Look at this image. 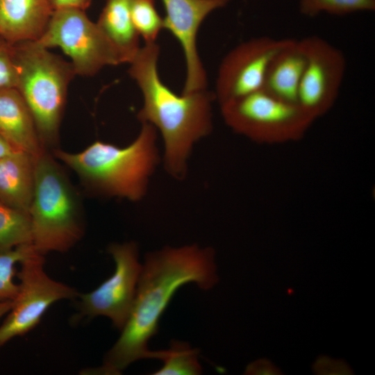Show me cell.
Masks as SVG:
<instances>
[{"label": "cell", "mask_w": 375, "mask_h": 375, "mask_svg": "<svg viewBox=\"0 0 375 375\" xmlns=\"http://www.w3.org/2000/svg\"><path fill=\"white\" fill-rule=\"evenodd\" d=\"M215 251L197 244L166 246L148 253L138 282L128 319L113 347L106 354L101 372L119 374L132 362L160 359V351H150L148 342L157 333L162 312L176 290L193 283L207 290L217 282Z\"/></svg>", "instance_id": "cell-1"}, {"label": "cell", "mask_w": 375, "mask_h": 375, "mask_svg": "<svg viewBox=\"0 0 375 375\" xmlns=\"http://www.w3.org/2000/svg\"><path fill=\"white\" fill-rule=\"evenodd\" d=\"M159 54L156 42L145 43L129 63L128 74L143 97L138 119L160 131L165 169L175 179L183 180L194 144L212 132V105L216 98L206 89L180 96L174 93L158 75Z\"/></svg>", "instance_id": "cell-2"}, {"label": "cell", "mask_w": 375, "mask_h": 375, "mask_svg": "<svg viewBox=\"0 0 375 375\" xmlns=\"http://www.w3.org/2000/svg\"><path fill=\"white\" fill-rule=\"evenodd\" d=\"M141 124L138 135L126 147L97 140L76 153L54 149L53 156L72 169L92 194L139 201L147 194L161 160L156 128Z\"/></svg>", "instance_id": "cell-3"}, {"label": "cell", "mask_w": 375, "mask_h": 375, "mask_svg": "<svg viewBox=\"0 0 375 375\" xmlns=\"http://www.w3.org/2000/svg\"><path fill=\"white\" fill-rule=\"evenodd\" d=\"M28 215L31 242L43 256L68 251L84 234L78 196L47 149L35 156V186Z\"/></svg>", "instance_id": "cell-4"}, {"label": "cell", "mask_w": 375, "mask_h": 375, "mask_svg": "<svg viewBox=\"0 0 375 375\" xmlns=\"http://www.w3.org/2000/svg\"><path fill=\"white\" fill-rule=\"evenodd\" d=\"M17 67L16 89L33 117L45 149L56 144L67 90L76 76L72 63L37 41L12 44Z\"/></svg>", "instance_id": "cell-5"}, {"label": "cell", "mask_w": 375, "mask_h": 375, "mask_svg": "<svg viewBox=\"0 0 375 375\" xmlns=\"http://www.w3.org/2000/svg\"><path fill=\"white\" fill-rule=\"evenodd\" d=\"M226 124L261 144H278L303 138L315 120L297 103L278 99L263 90L220 105Z\"/></svg>", "instance_id": "cell-6"}, {"label": "cell", "mask_w": 375, "mask_h": 375, "mask_svg": "<svg viewBox=\"0 0 375 375\" xmlns=\"http://www.w3.org/2000/svg\"><path fill=\"white\" fill-rule=\"evenodd\" d=\"M35 41L49 49H60L70 58L76 75L92 76L106 66L122 64L97 22L79 8L55 9L42 35Z\"/></svg>", "instance_id": "cell-7"}, {"label": "cell", "mask_w": 375, "mask_h": 375, "mask_svg": "<svg viewBox=\"0 0 375 375\" xmlns=\"http://www.w3.org/2000/svg\"><path fill=\"white\" fill-rule=\"evenodd\" d=\"M44 256L39 253L20 262L21 268L17 273L20 281L19 292L0 326V347L35 328L54 302L78 296L74 288L51 278L44 269Z\"/></svg>", "instance_id": "cell-8"}, {"label": "cell", "mask_w": 375, "mask_h": 375, "mask_svg": "<svg viewBox=\"0 0 375 375\" xmlns=\"http://www.w3.org/2000/svg\"><path fill=\"white\" fill-rule=\"evenodd\" d=\"M108 251L115 262V272L92 292L78 294V317L104 316L122 330L133 308L142 265L135 242L113 243Z\"/></svg>", "instance_id": "cell-9"}, {"label": "cell", "mask_w": 375, "mask_h": 375, "mask_svg": "<svg viewBox=\"0 0 375 375\" xmlns=\"http://www.w3.org/2000/svg\"><path fill=\"white\" fill-rule=\"evenodd\" d=\"M300 42L306 65L297 104L316 119L335 103L345 74L346 58L342 51L319 36H308Z\"/></svg>", "instance_id": "cell-10"}, {"label": "cell", "mask_w": 375, "mask_h": 375, "mask_svg": "<svg viewBox=\"0 0 375 375\" xmlns=\"http://www.w3.org/2000/svg\"><path fill=\"white\" fill-rule=\"evenodd\" d=\"M292 39L268 36L242 42L222 60L216 81L219 105L262 90L269 66Z\"/></svg>", "instance_id": "cell-11"}, {"label": "cell", "mask_w": 375, "mask_h": 375, "mask_svg": "<svg viewBox=\"0 0 375 375\" xmlns=\"http://www.w3.org/2000/svg\"><path fill=\"white\" fill-rule=\"evenodd\" d=\"M231 0H162L165 17L163 27L181 44L186 64L183 94L206 89L207 77L197 48L199 28L212 12Z\"/></svg>", "instance_id": "cell-12"}, {"label": "cell", "mask_w": 375, "mask_h": 375, "mask_svg": "<svg viewBox=\"0 0 375 375\" xmlns=\"http://www.w3.org/2000/svg\"><path fill=\"white\" fill-rule=\"evenodd\" d=\"M53 10L51 0H0V36L12 44L38 40Z\"/></svg>", "instance_id": "cell-13"}, {"label": "cell", "mask_w": 375, "mask_h": 375, "mask_svg": "<svg viewBox=\"0 0 375 375\" xmlns=\"http://www.w3.org/2000/svg\"><path fill=\"white\" fill-rule=\"evenodd\" d=\"M0 135L15 149L33 156L47 149L27 104L15 88L0 89Z\"/></svg>", "instance_id": "cell-14"}, {"label": "cell", "mask_w": 375, "mask_h": 375, "mask_svg": "<svg viewBox=\"0 0 375 375\" xmlns=\"http://www.w3.org/2000/svg\"><path fill=\"white\" fill-rule=\"evenodd\" d=\"M35 186V156L16 150L0 159V202L28 215Z\"/></svg>", "instance_id": "cell-15"}, {"label": "cell", "mask_w": 375, "mask_h": 375, "mask_svg": "<svg viewBox=\"0 0 375 375\" xmlns=\"http://www.w3.org/2000/svg\"><path fill=\"white\" fill-rule=\"evenodd\" d=\"M306 56L299 41L292 39L273 58L262 90L282 101L297 103Z\"/></svg>", "instance_id": "cell-16"}, {"label": "cell", "mask_w": 375, "mask_h": 375, "mask_svg": "<svg viewBox=\"0 0 375 375\" xmlns=\"http://www.w3.org/2000/svg\"><path fill=\"white\" fill-rule=\"evenodd\" d=\"M131 0H106L97 24L115 49L121 63H130L138 53L140 35L131 16Z\"/></svg>", "instance_id": "cell-17"}, {"label": "cell", "mask_w": 375, "mask_h": 375, "mask_svg": "<svg viewBox=\"0 0 375 375\" xmlns=\"http://www.w3.org/2000/svg\"><path fill=\"white\" fill-rule=\"evenodd\" d=\"M30 242L29 215L0 202V253Z\"/></svg>", "instance_id": "cell-18"}, {"label": "cell", "mask_w": 375, "mask_h": 375, "mask_svg": "<svg viewBox=\"0 0 375 375\" xmlns=\"http://www.w3.org/2000/svg\"><path fill=\"white\" fill-rule=\"evenodd\" d=\"M199 350L184 342L172 340L169 349L162 350L163 366L154 375H198L202 372Z\"/></svg>", "instance_id": "cell-19"}, {"label": "cell", "mask_w": 375, "mask_h": 375, "mask_svg": "<svg viewBox=\"0 0 375 375\" xmlns=\"http://www.w3.org/2000/svg\"><path fill=\"white\" fill-rule=\"evenodd\" d=\"M36 253L31 242L0 253V303L16 299L19 284L13 281L17 272L15 265Z\"/></svg>", "instance_id": "cell-20"}, {"label": "cell", "mask_w": 375, "mask_h": 375, "mask_svg": "<svg viewBox=\"0 0 375 375\" xmlns=\"http://www.w3.org/2000/svg\"><path fill=\"white\" fill-rule=\"evenodd\" d=\"M130 10L133 26L145 43L156 42L163 27L155 0H131Z\"/></svg>", "instance_id": "cell-21"}, {"label": "cell", "mask_w": 375, "mask_h": 375, "mask_svg": "<svg viewBox=\"0 0 375 375\" xmlns=\"http://www.w3.org/2000/svg\"><path fill=\"white\" fill-rule=\"evenodd\" d=\"M375 0H300L299 11L307 17H316L322 12L345 15L356 12L374 11Z\"/></svg>", "instance_id": "cell-22"}, {"label": "cell", "mask_w": 375, "mask_h": 375, "mask_svg": "<svg viewBox=\"0 0 375 375\" xmlns=\"http://www.w3.org/2000/svg\"><path fill=\"white\" fill-rule=\"evenodd\" d=\"M17 67L12 43L0 36V89L16 88Z\"/></svg>", "instance_id": "cell-23"}, {"label": "cell", "mask_w": 375, "mask_h": 375, "mask_svg": "<svg viewBox=\"0 0 375 375\" xmlns=\"http://www.w3.org/2000/svg\"><path fill=\"white\" fill-rule=\"evenodd\" d=\"M92 0H51L54 10L60 8H76L85 10Z\"/></svg>", "instance_id": "cell-24"}, {"label": "cell", "mask_w": 375, "mask_h": 375, "mask_svg": "<svg viewBox=\"0 0 375 375\" xmlns=\"http://www.w3.org/2000/svg\"><path fill=\"white\" fill-rule=\"evenodd\" d=\"M16 151L0 135V159Z\"/></svg>", "instance_id": "cell-25"}, {"label": "cell", "mask_w": 375, "mask_h": 375, "mask_svg": "<svg viewBox=\"0 0 375 375\" xmlns=\"http://www.w3.org/2000/svg\"><path fill=\"white\" fill-rule=\"evenodd\" d=\"M14 301L0 303V319L8 313L13 306Z\"/></svg>", "instance_id": "cell-26"}]
</instances>
